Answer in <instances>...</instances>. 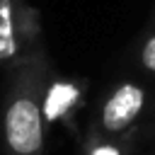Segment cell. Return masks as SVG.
I'll return each instance as SVG.
<instances>
[{
  "mask_svg": "<svg viewBox=\"0 0 155 155\" xmlns=\"http://www.w3.org/2000/svg\"><path fill=\"white\" fill-rule=\"evenodd\" d=\"M41 48L39 10L27 0H0V63L15 65Z\"/></svg>",
  "mask_w": 155,
  "mask_h": 155,
  "instance_id": "cell-2",
  "label": "cell"
},
{
  "mask_svg": "<svg viewBox=\"0 0 155 155\" xmlns=\"http://www.w3.org/2000/svg\"><path fill=\"white\" fill-rule=\"evenodd\" d=\"M44 48L12 65V80L2 111V133L10 155H41L44 150V97L48 87Z\"/></svg>",
  "mask_w": 155,
  "mask_h": 155,
  "instance_id": "cell-1",
  "label": "cell"
},
{
  "mask_svg": "<svg viewBox=\"0 0 155 155\" xmlns=\"http://www.w3.org/2000/svg\"><path fill=\"white\" fill-rule=\"evenodd\" d=\"M138 65L143 73L155 75V10L150 12L145 31L138 41Z\"/></svg>",
  "mask_w": 155,
  "mask_h": 155,
  "instance_id": "cell-4",
  "label": "cell"
},
{
  "mask_svg": "<svg viewBox=\"0 0 155 155\" xmlns=\"http://www.w3.org/2000/svg\"><path fill=\"white\" fill-rule=\"evenodd\" d=\"M143 107H145V90L138 82L124 80L114 85L99 107V131L104 136H119L128 131L143 114Z\"/></svg>",
  "mask_w": 155,
  "mask_h": 155,
  "instance_id": "cell-3",
  "label": "cell"
}]
</instances>
